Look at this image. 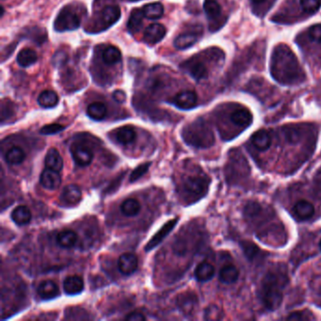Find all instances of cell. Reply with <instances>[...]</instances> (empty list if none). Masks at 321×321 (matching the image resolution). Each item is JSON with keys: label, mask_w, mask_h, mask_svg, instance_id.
I'll return each mask as SVG.
<instances>
[{"label": "cell", "mask_w": 321, "mask_h": 321, "mask_svg": "<svg viewBox=\"0 0 321 321\" xmlns=\"http://www.w3.org/2000/svg\"><path fill=\"white\" fill-rule=\"evenodd\" d=\"M272 78L285 86L300 85L306 80L302 69L294 52L286 44H278L272 52L271 59Z\"/></svg>", "instance_id": "obj_1"}, {"label": "cell", "mask_w": 321, "mask_h": 321, "mask_svg": "<svg viewBox=\"0 0 321 321\" xmlns=\"http://www.w3.org/2000/svg\"><path fill=\"white\" fill-rule=\"evenodd\" d=\"M296 42L312 68L321 67V24L312 26L300 33Z\"/></svg>", "instance_id": "obj_2"}, {"label": "cell", "mask_w": 321, "mask_h": 321, "mask_svg": "<svg viewBox=\"0 0 321 321\" xmlns=\"http://www.w3.org/2000/svg\"><path fill=\"white\" fill-rule=\"evenodd\" d=\"M286 283L287 277L280 272L271 271L265 276L262 281L261 298L269 310L273 311L280 307Z\"/></svg>", "instance_id": "obj_3"}, {"label": "cell", "mask_w": 321, "mask_h": 321, "mask_svg": "<svg viewBox=\"0 0 321 321\" xmlns=\"http://www.w3.org/2000/svg\"><path fill=\"white\" fill-rule=\"evenodd\" d=\"M219 48H210L205 52L192 57L190 60H186L183 64H181L182 70L185 71L189 74L193 80L196 81H202L206 80L209 75V68L208 64L215 63V64H221V61H211L206 62L210 60L211 58L217 53Z\"/></svg>", "instance_id": "obj_4"}, {"label": "cell", "mask_w": 321, "mask_h": 321, "mask_svg": "<svg viewBox=\"0 0 321 321\" xmlns=\"http://www.w3.org/2000/svg\"><path fill=\"white\" fill-rule=\"evenodd\" d=\"M185 139L197 147H209L214 143V136L208 125L201 119L195 120L188 126Z\"/></svg>", "instance_id": "obj_5"}, {"label": "cell", "mask_w": 321, "mask_h": 321, "mask_svg": "<svg viewBox=\"0 0 321 321\" xmlns=\"http://www.w3.org/2000/svg\"><path fill=\"white\" fill-rule=\"evenodd\" d=\"M265 44L258 43L257 45H253L248 50L245 51L241 57L236 60L232 67L231 73H229V80H235L237 76H239L244 70L248 68V66L253 60H261L260 57L264 56Z\"/></svg>", "instance_id": "obj_6"}, {"label": "cell", "mask_w": 321, "mask_h": 321, "mask_svg": "<svg viewBox=\"0 0 321 321\" xmlns=\"http://www.w3.org/2000/svg\"><path fill=\"white\" fill-rule=\"evenodd\" d=\"M203 10L209 22V30L212 32L221 29L228 19L227 14L224 13L218 0H204Z\"/></svg>", "instance_id": "obj_7"}, {"label": "cell", "mask_w": 321, "mask_h": 321, "mask_svg": "<svg viewBox=\"0 0 321 321\" xmlns=\"http://www.w3.org/2000/svg\"><path fill=\"white\" fill-rule=\"evenodd\" d=\"M80 26V18L71 6L62 8L54 22V29L58 32L78 30Z\"/></svg>", "instance_id": "obj_8"}, {"label": "cell", "mask_w": 321, "mask_h": 321, "mask_svg": "<svg viewBox=\"0 0 321 321\" xmlns=\"http://www.w3.org/2000/svg\"><path fill=\"white\" fill-rule=\"evenodd\" d=\"M208 189V182L200 176H193L188 178L184 184V191L191 197L199 199L202 197Z\"/></svg>", "instance_id": "obj_9"}, {"label": "cell", "mask_w": 321, "mask_h": 321, "mask_svg": "<svg viewBox=\"0 0 321 321\" xmlns=\"http://www.w3.org/2000/svg\"><path fill=\"white\" fill-rule=\"evenodd\" d=\"M71 154L75 162L81 167L89 166L93 160L92 151L80 143H74L71 146Z\"/></svg>", "instance_id": "obj_10"}, {"label": "cell", "mask_w": 321, "mask_h": 321, "mask_svg": "<svg viewBox=\"0 0 321 321\" xmlns=\"http://www.w3.org/2000/svg\"><path fill=\"white\" fill-rule=\"evenodd\" d=\"M120 18V9L118 5H109L101 10L99 14L102 29L107 30L117 23Z\"/></svg>", "instance_id": "obj_11"}, {"label": "cell", "mask_w": 321, "mask_h": 321, "mask_svg": "<svg viewBox=\"0 0 321 321\" xmlns=\"http://www.w3.org/2000/svg\"><path fill=\"white\" fill-rule=\"evenodd\" d=\"M197 102H198V97L194 91L184 90L174 96L172 104L180 110L189 111L196 107Z\"/></svg>", "instance_id": "obj_12"}, {"label": "cell", "mask_w": 321, "mask_h": 321, "mask_svg": "<svg viewBox=\"0 0 321 321\" xmlns=\"http://www.w3.org/2000/svg\"><path fill=\"white\" fill-rule=\"evenodd\" d=\"M60 171H54L51 169H44L40 173V185L49 191H54L60 188L61 184V177H60Z\"/></svg>", "instance_id": "obj_13"}, {"label": "cell", "mask_w": 321, "mask_h": 321, "mask_svg": "<svg viewBox=\"0 0 321 321\" xmlns=\"http://www.w3.org/2000/svg\"><path fill=\"white\" fill-rule=\"evenodd\" d=\"M166 35V29L161 24H152L146 28L143 35V40L148 44H155L160 42Z\"/></svg>", "instance_id": "obj_14"}, {"label": "cell", "mask_w": 321, "mask_h": 321, "mask_svg": "<svg viewBox=\"0 0 321 321\" xmlns=\"http://www.w3.org/2000/svg\"><path fill=\"white\" fill-rule=\"evenodd\" d=\"M178 218H175V219H172L171 221H168L167 223H165L162 227H161L160 230L158 232L151 240L147 245H146V248L145 250L146 251H151L153 250L154 248H156L160 243L162 242V241L171 233V230L174 228V226L176 225L177 221H178Z\"/></svg>", "instance_id": "obj_15"}, {"label": "cell", "mask_w": 321, "mask_h": 321, "mask_svg": "<svg viewBox=\"0 0 321 321\" xmlns=\"http://www.w3.org/2000/svg\"><path fill=\"white\" fill-rule=\"evenodd\" d=\"M138 257L133 253H123L118 260V269L124 275H130L138 269Z\"/></svg>", "instance_id": "obj_16"}, {"label": "cell", "mask_w": 321, "mask_h": 321, "mask_svg": "<svg viewBox=\"0 0 321 321\" xmlns=\"http://www.w3.org/2000/svg\"><path fill=\"white\" fill-rule=\"evenodd\" d=\"M229 118L232 123L240 127H247L252 121L251 111L241 107H239L232 111Z\"/></svg>", "instance_id": "obj_17"}, {"label": "cell", "mask_w": 321, "mask_h": 321, "mask_svg": "<svg viewBox=\"0 0 321 321\" xmlns=\"http://www.w3.org/2000/svg\"><path fill=\"white\" fill-rule=\"evenodd\" d=\"M38 295L43 300L55 299L60 295V288L55 281L51 280L41 281L37 288Z\"/></svg>", "instance_id": "obj_18"}, {"label": "cell", "mask_w": 321, "mask_h": 321, "mask_svg": "<svg viewBox=\"0 0 321 321\" xmlns=\"http://www.w3.org/2000/svg\"><path fill=\"white\" fill-rule=\"evenodd\" d=\"M81 198H82V192L79 186L77 185L66 186L62 191L60 196V200L68 205L77 204L78 202H80Z\"/></svg>", "instance_id": "obj_19"}, {"label": "cell", "mask_w": 321, "mask_h": 321, "mask_svg": "<svg viewBox=\"0 0 321 321\" xmlns=\"http://www.w3.org/2000/svg\"><path fill=\"white\" fill-rule=\"evenodd\" d=\"M63 289L68 295L80 294L84 289V281L80 276H69L63 281Z\"/></svg>", "instance_id": "obj_20"}, {"label": "cell", "mask_w": 321, "mask_h": 321, "mask_svg": "<svg viewBox=\"0 0 321 321\" xmlns=\"http://www.w3.org/2000/svg\"><path fill=\"white\" fill-rule=\"evenodd\" d=\"M45 167L54 170V171H60L63 168V160L60 156L59 151L55 148H51L47 152L44 160Z\"/></svg>", "instance_id": "obj_21"}, {"label": "cell", "mask_w": 321, "mask_h": 321, "mask_svg": "<svg viewBox=\"0 0 321 321\" xmlns=\"http://www.w3.org/2000/svg\"><path fill=\"white\" fill-rule=\"evenodd\" d=\"M253 146L259 151L268 150L271 145V135L266 130L257 131L251 138Z\"/></svg>", "instance_id": "obj_22"}, {"label": "cell", "mask_w": 321, "mask_h": 321, "mask_svg": "<svg viewBox=\"0 0 321 321\" xmlns=\"http://www.w3.org/2000/svg\"><path fill=\"white\" fill-rule=\"evenodd\" d=\"M301 17H308L321 8V0H299Z\"/></svg>", "instance_id": "obj_23"}, {"label": "cell", "mask_w": 321, "mask_h": 321, "mask_svg": "<svg viewBox=\"0 0 321 321\" xmlns=\"http://www.w3.org/2000/svg\"><path fill=\"white\" fill-rule=\"evenodd\" d=\"M240 276V271L235 265H225L222 267L221 271H220V280L223 283L230 284L234 283L235 281H238Z\"/></svg>", "instance_id": "obj_24"}, {"label": "cell", "mask_w": 321, "mask_h": 321, "mask_svg": "<svg viewBox=\"0 0 321 321\" xmlns=\"http://www.w3.org/2000/svg\"><path fill=\"white\" fill-rule=\"evenodd\" d=\"M11 219L17 225H26L31 221V212L26 205H19L11 212Z\"/></svg>", "instance_id": "obj_25"}, {"label": "cell", "mask_w": 321, "mask_h": 321, "mask_svg": "<svg viewBox=\"0 0 321 321\" xmlns=\"http://www.w3.org/2000/svg\"><path fill=\"white\" fill-rule=\"evenodd\" d=\"M294 212L301 220H308L314 216L315 207L311 202L305 200H301L295 204Z\"/></svg>", "instance_id": "obj_26"}, {"label": "cell", "mask_w": 321, "mask_h": 321, "mask_svg": "<svg viewBox=\"0 0 321 321\" xmlns=\"http://www.w3.org/2000/svg\"><path fill=\"white\" fill-rule=\"evenodd\" d=\"M116 140L122 145H128L134 142L137 138V133L131 126H122L115 134Z\"/></svg>", "instance_id": "obj_27"}, {"label": "cell", "mask_w": 321, "mask_h": 321, "mask_svg": "<svg viewBox=\"0 0 321 321\" xmlns=\"http://www.w3.org/2000/svg\"><path fill=\"white\" fill-rule=\"evenodd\" d=\"M107 106L102 102L91 103L87 109L88 116L94 120H104L107 116Z\"/></svg>", "instance_id": "obj_28"}, {"label": "cell", "mask_w": 321, "mask_h": 321, "mask_svg": "<svg viewBox=\"0 0 321 321\" xmlns=\"http://www.w3.org/2000/svg\"><path fill=\"white\" fill-rule=\"evenodd\" d=\"M59 103V96L53 90H44L38 96V104L43 109H52Z\"/></svg>", "instance_id": "obj_29"}, {"label": "cell", "mask_w": 321, "mask_h": 321, "mask_svg": "<svg viewBox=\"0 0 321 321\" xmlns=\"http://www.w3.org/2000/svg\"><path fill=\"white\" fill-rule=\"evenodd\" d=\"M199 39V35L196 33H184L179 35L175 40H174V46L177 49H187L191 47L194 43L197 42Z\"/></svg>", "instance_id": "obj_30"}, {"label": "cell", "mask_w": 321, "mask_h": 321, "mask_svg": "<svg viewBox=\"0 0 321 321\" xmlns=\"http://www.w3.org/2000/svg\"><path fill=\"white\" fill-rule=\"evenodd\" d=\"M56 240H57V243L61 248L70 249L76 245L78 241V235L74 231L65 230L59 233Z\"/></svg>", "instance_id": "obj_31"}, {"label": "cell", "mask_w": 321, "mask_h": 321, "mask_svg": "<svg viewBox=\"0 0 321 321\" xmlns=\"http://www.w3.org/2000/svg\"><path fill=\"white\" fill-rule=\"evenodd\" d=\"M215 268L207 262H202L195 270V277L198 281H207L214 277Z\"/></svg>", "instance_id": "obj_32"}, {"label": "cell", "mask_w": 321, "mask_h": 321, "mask_svg": "<svg viewBox=\"0 0 321 321\" xmlns=\"http://www.w3.org/2000/svg\"><path fill=\"white\" fill-rule=\"evenodd\" d=\"M276 0H251L252 12L256 16L263 18L271 10Z\"/></svg>", "instance_id": "obj_33"}, {"label": "cell", "mask_w": 321, "mask_h": 321, "mask_svg": "<svg viewBox=\"0 0 321 321\" xmlns=\"http://www.w3.org/2000/svg\"><path fill=\"white\" fill-rule=\"evenodd\" d=\"M38 59L37 53L31 48H24L17 55V63L21 67H29L33 65Z\"/></svg>", "instance_id": "obj_34"}, {"label": "cell", "mask_w": 321, "mask_h": 321, "mask_svg": "<svg viewBox=\"0 0 321 321\" xmlns=\"http://www.w3.org/2000/svg\"><path fill=\"white\" fill-rule=\"evenodd\" d=\"M144 16L151 20H157L162 17L164 14V7L160 2L149 3L142 8Z\"/></svg>", "instance_id": "obj_35"}, {"label": "cell", "mask_w": 321, "mask_h": 321, "mask_svg": "<svg viewBox=\"0 0 321 321\" xmlns=\"http://www.w3.org/2000/svg\"><path fill=\"white\" fill-rule=\"evenodd\" d=\"M102 60L109 66L118 64L121 60V53L115 46H108L102 54Z\"/></svg>", "instance_id": "obj_36"}, {"label": "cell", "mask_w": 321, "mask_h": 321, "mask_svg": "<svg viewBox=\"0 0 321 321\" xmlns=\"http://www.w3.org/2000/svg\"><path fill=\"white\" fill-rule=\"evenodd\" d=\"M144 13L142 9H134L131 12L129 20L127 22V29L130 33H136L141 30Z\"/></svg>", "instance_id": "obj_37"}, {"label": "cell", "mask_w": 321, "mask_h": 321, "mask_svg": "<svg viewBox=\"0 0 321 321\" xmlns=\"http://www.w3.org/2000/svg\"><path fill=\"white\" fill-rule=\"evenodd\" d=\"M140 201L134 198H129L120 204V211L124 216L134 217L137 216L141 211Z\"/></svg>", "instance_id": "obj_38"}, {"label": "cell", "mask_w": 321, "mask_h": 321, "mask_svg": "<svg viewBox=\"0 0 321 321\" xmlns=\"http://www.w3.org/2000/svg\"><path fill=\"white\" fill-rule=\"evenodd\" d=\"M6 161L10 165H19L26 159V153L19 146H14L7 152Z\"/></svg>", "instance_id": "obj_39"}, {"label": "cell", "mask_w": 321, "mask_h": 321, "mask_svg": "<svg viewBox=\"0 0 321 321\" xmlns=\"http://www.w3.org/2000/svg\"><path fill=\"white\" fill-rule=\"evenodd\" d=\"M197 298L193 295V294H185L182 295L180 299H178V306L181 309V311L184 313H191L195 306L196 303V300Z\"/></svg>", "instance_id": "obj_40"}, {"label": "cell", "mask_w": 321, "mask_h": 321, "mask_svg": "<svg viewBox=\"0 0 321 321\" xmlns=\"http://www.w3.org/2000/svg\"><path fill=\"white\" fill-rule=\"evenodd\" d=\"M283 136L287 142L295 144L298 143L301 137V131L298 126H286L282 129Z\"/></svg>", "instance_id": "obj_41"}, {"label": "cell", "mask_w": 321, "mask_h": 321, "mask_svg": "<svg viewBox=\"0 0 321 321\" xmlns=\"http://www.w3.org/2000/svg\"><path fill=\"white\" fill-rule=\"evenodd\" d=\"M150 165V162H147V163H143V164H141L140 166H138V167L133 171V172L131 173V183H133V182H135V181L139 180V179L141 178V176H143V175L147 172V171H148Z\"/></svg>", "instance_id": "obj_42"}, {"label": "cell", "mask_w": 321, "mask_h": 321, "mask_svg": "<svg viewBox=\"0 0 321 321\" xmlns=\"http://www.w3.org/2000/svg\"><path fill=\"white\" fill-rule=\"evenodd\" d=\"M64 129H65V126L62 124L52 123V124H47V125H44L43 127H41L40 133L42 135H54V134H57Z\"/></svg>", "instance_id": "obj_43"}, {"label": "cell", "mask_w": 321, "mask_h": 321, "mask_svg": "<svg viewBox=\"0 0 321 321\" xmlns=\"http://www.w3.org/2000/svg\"><path fill=\"white\" fill-rule=\"evenodd\" d=\"M68 61V55L64 51H58L52 58V64L55 67H61Z\"/></svg>", "instance_id": "obj_44"}, {"label": "cell", "mask_w": 321, "mask_h": 321, "mask_svg": "<svg viewBox=\"0 0 321 321\" xmlns=\"http://www.w3.org/2000/svg\"><path fill=\"white\" fill-rule=\"evenodd\" d=\"M242 249L243 251L245 252V255L249 258V259H253L257 254H258V248L252 244V243H250V242H244L242 244Z\"/></svg>", "instance_id": "obj_45"}, {"label": "cell", "mask_w": 321, "mask_h": 321, "mask_svg": "<svg viewBox=\"0 0 321 321\" xmlns=\"http://www.w3.org/2000/svg\"><path fill=\"white\" fill-rule=\"evenodd\" d=\"M124 319L126 321H141L146 320L145 316L142 313H140V312H133V313H130Z\"/></svg>", "instance_id": "obj_46"}, {"label": "cell", "mask_w": 321, "mask_h": 321, "mask_svg": "<svg viewBox=\"0 0 321 321\" xmlns=\"http://www.w3.org/2000/svg\"><path fill=\"white\" fill-rule=\"evenodd\" d=\"M112 98L114 99V101H116L117 103H123L124 101L126 100V94L122 90H115L112 93Z\"/></svg>", "instance_id": "obj_47"}, {"label": "cell", "mask_w": 321, "mask_h": 321, "mask_svg": "<svg viewBox=\"0 0 321 321\" xmlns=\"http://www.w3.org/2000/svg\"><path fill=\"white\" fill-rule=\"evenodd\" d=\"M309 318L306 317V315L304 316V314L302 312H295L292 313L291 315H289L286 320L289 321H303V320H308Z\"/></svg>", "instance_id": "obj_48"}, {"label": "cell", "mask_w": 321, "mask_h": 321, "mask_svg": "<svg viewBox=\"0 0 321 321\" xmlns=\"http://www.w3.org/2000/svg\"><path fill=\"white\" fill-rule=\"evenodd\" d=\"M0 10H1V13H0V16L2 17L3 14H4V8L3 7H0Z\"/></svg>", "instance_id": "obj_49"}, {"label": "cell", "mask_w": 321, "mask_h": 321, "mask_svg": "<svg viewBox=\"0 0 321 321\" xmlns=\"http://www.w3.org/2000/svg\"><path fill=\"white\" fill-rule=\"evenodd\" d=\"M131 2H136V1H140V0H129Z\"/></svg>", "instance_id": "obj_50"}, {"label": "cell", "mask_w": 321, "mask_h": 321, "mask_svg": "<svg viewBox=\"0 0 321 321\" xmlns=\"http://www.w3.org/2000/svg\"><path fill=\"white\" fill-rule=\"evenodd\" d=\"M320 248H321V241L320 242Z\"/></svg>", "instance_id": "obj_51"}]
</instances>
